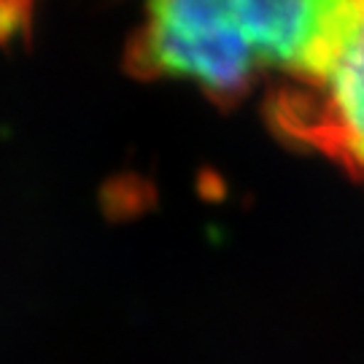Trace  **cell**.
<instances>
[{"label":"cell","instance_id":"3957f363","mask_svg":"<svg viewBox=\"0 0 364 364\" xmlns=\"http://www.w3.org/2000/svg\"><path fill=\"white\" fill-rule=\"evenodd\" d=\"M264 70L299 73L324 41L343 0H230Z\"/></svg>","mask_w":364,"mask_h":364},{"label":"cell","instance_id":"7a4b0ae2","mask_svg":"<svg viewBox=\"0 0 364 364\" xmlns=\"http://www.w3.org/2000/svg\"><path fill=\"white\" fill-rule=\"evenodd\" d=\"M146 22L127 43L135 78H183L230 108L262 78L264 65L230 0H149Z\"/></svg>","mask_w":364,"mask_h":364},{"label":"cell","instance_id":"6da1fadb","mask_svg":"<svg viewBox=\"0 0 364 364\" xmlns=\"http://www.w3.org/2000/svg\"><path fill=\"white\" fill-rule=\"evenodd\" d=\"M267 122L364 178V0H343L305 68L270 92Z\"/></svg>","mask_w":364,"mask_h":364}]
</instances>
